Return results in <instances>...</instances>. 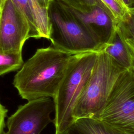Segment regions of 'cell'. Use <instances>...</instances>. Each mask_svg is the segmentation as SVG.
I'll return each instance as SVG.
<instances>
[{
  "instance_id": "6da1fadb",
  "label": "cell",
  "mask_w": 134,
  "mask_h": 134,
  "mask_svg": "<svg viewBox=\"0 0 134 134\" xmlns=\"http://www.w3.org/2000/svg\"><path fill=\"white\" fill-rule=\"evenodd\" d=\"M72 55L52 46L37 49L14 76L13 84L20 97L53 98Z\"/></svg>"
},
{
  "instance_id": "7a4b0ae2",
  "label": "cell",
  "mask_w": 134,
  "mask_h": 134,
  "mask_svg": "<svg viewBox=\"0 0 134 134\" xmlns=\"http://www.w3.org/2000/svg\"><path fill=\"white\" fill-rule=\"evenodd\" d=\"M97 52L73 54L53 98L55 132H61L73 124L72 113L95 63Z\"/></svg>"
},
{
  "instance_id": "3957f363",
  "label": "cell",
  "mask_w": 134,
  "mask_h": 134,
  "mask_svg": "<svg viewBox=\"0 0 134 134\" xmlns=\"http://www.w3.org/2000/svg\"><path fill=\"white\" fill-rule=\"evenodd\" d=\"M125 70L107 53H98L91 74L73 109V123L81 118L98 119L117 80Z\"/></svg>"
},
{
  "instance_id": "277c9868",
  "label": "cell",
  "mask_w": 134,
  "mask_h": 134,
  "mask_svg": "<svg viewBox=\"0 0 134 134\" xmlns=\"http://www.w3.org/2000/svg\"><path fill=\"white\" fill-rule=\"evenodd\" d=\"M48 14L51 25L49 40L52 46L72 54L102 50L103 47L60 2L53 0Z\"/></svg>"
},
{
  "instance_id": "5b68a950",
  "label": "cell",
  "mask_w": 134,
  "mask_h": 134,
  "mask_svg": "<svg viewBox=\"0 0 134 134\" xmlns=\"http://www.w3.org/2000/svg\"><path fill=\"white\" fill-rule=\"evenodd\" d=\"M98 119L125 134H134V69L118 77Z\"/></svg>"
},
{
  "instance_id": "8992f818",
  "label": "cell",
  "mask_w": 134,
  "mask_h": 134,
  "mask_svg": "<svg viewBox=\"0 0 134 134\" xmlns=\"http://www.w3.org/2000/svg\"><path fill=\"white\" fill-rule=\"evenodd\" d=\"M54 111L52 98L42 97L28 100L18 107L6 122L7 130L2 134H40L53 119Z\"/></svg>"
},
{
  "instance_id": "52a82bcc",
  "label": "cell",
  "mask_w": 134,
  "mask_h": 134,
  "mask_svg": "<svg viewBox=\"0 0 134 134\" xmlns=\"http://www.w3.org/2000/svg\"><path fill=\"white\" fill-rule=\"evenodd\" d=\"M31 38L29 24L12 0H6L0 19V52L22 53L26 41Z\"/></svg>"
},
{
  "instance_id": "ba28073f",
  "label": "cell",
  "mask_w": 134,
  "mask_h": 134,
  "mask_svg": "<svg viewBox=\"0 0 134 134\" xmlns=\"http://www.w3.org/2000/svg\"><path fill=\"white\" fill-rule=\"evenodd\" d=\"M63 5L104 48L116 27L107 12L99 5H95L86 11H79Z\"/></svg>"
},
{
  "instance_id": "9c48e42d",
  "label": "cell",
  "mask_w": 134,
  "mask_h": 134,
  "mask_svg": "<svg viewBox=\"0 0 134 134\" xmlns=\"http://www.w3.org/2000/svg\"><path fill=\"white\" fill-rule=\"evenodd\" d=\"M100 51L107 53L125 70L134 69V55L125 42L118 25L116 26L109 41Z\"/></svg>"
},
{
  "instance_id": "30bf717a",
  "label": "cell",
  "mask_w": 134,
  "mask_h": 134,
  "mask_svg": "<svg viewBox=\"0 0 134 134\" xmlns=\"http://www.w3.org/2000/svg\"><path fill=\"white\" fill-rule=\"evenodd\" d=\"M72 126L82 134H125L105 124L99 119H79Z\"/></svg>"
},
{
  "instance_id": "8fae6325",
  "label": "cell",
  "mask_w": 134,
  "mask_h": 134,
  "mask_svg": "<svg viewBox=\"0 0 134 134\" xmlns=\"http://www.w3.org/2000/svg\"><path fill=\"white\" fill-rule=\"evenodd\" d=\"M35 20L39 38L50 40L51 25L48 14V9L43 8L38 0H27Z\"/></svg>"
},
{
  "instance_id": "7c38bea8",
  "label": "cell",
  "mask_w": 134,
  "mask_h": 134,
  "mask_svg": "<svg viewBox=\"0 0 134 134\" xmlns=\"http://www.w3.org/2000/svg\"><path fill=\"white\" fill-rule=\"evenodd\" d=\"M117 26L131 16L130 9L122 0H98Z\"/></svg>"
},
{
  "instance_id": "4fadbf2b",
  "label": "cell",
  "mask_w": 134,
  "mask_h": 134,
  "mask_svg": "<svg viewBox=\"0 0 134 134\" xmlns=\"http://www.w3.org/2000/svg\"><path fill=\"white\" fill-rule=\"evenodd\" d=\"M24 63L22 53L0 52V76L7 73L19 70Z\"/></svg>"
},
{
  "instance_id": "5bb4252c",
  "label": "cell",
  "mask_w": 134,
  "mask_h": 134,
  "mask_svg": "<svg viewBox=\"0 0 134 134\" xmlns=\"http://www.w3.org/2000/svg\"><path fill=\"white\" fill-rule=\"evenodd\" d=\"M17 9L26 19L30 28L31 38L38 39L34 16L27 0H12Z\"/></svg>"
},
{
  "instance_id": "9a60e30c",
  "label": "cell",
  "mask_w": 134,
  "mask_h": 134,
  "mask_svg": "<svg viewBox=\"0 0 134 134\" xmlns=\"http://www.w3.org/2000/svg\"><path fill=\"white\" fill-rule=\"evenodd\" d=\"M125 42L134 55V16L118 24Z\"/></svg>"
},
{
  "instance_id": "2e32d148",
  "label": "cell",
  "mask_w": 134,
  "mask_h": 134,
  "mask_svg": "<svg viewBox=\"0 0 134 134\" xmlns=\"http://www.w3.org/2000/svg\"><path fill=\"white\" fill-rule=\"evenodd\" d=\"M74 9L86 11L95 5L102 6L98 0H57Z\"/></svg>"
},
{
  "instance_id": "e0dca14e",
  "label": "cell",
  "mask_w": 134,
  "mask_h": 134,
  "mask_svg": "<svg viewBox=\"0 0 134 134\" xmlns=\"http://www.w3.org/2000/svg\"><path fill=\"white\" fill-rule=\"evenodd\" d=\"M7 109L0 102V134H2L5 126V118L7 116Z\"/></svg>"
},
{
  "instance_id": "ac0fdd59",
  "label": "cell",
  "mask_w": 134,
  "mask_h": 134,
  "mask_svg": "<svg viewBox=\"0 0 134 134\" xmlns=\"http://www.w3.org/2000/svg\"><path fill=\"white\" fill-rule=\"evenodd\" d=\"M55 134H82L72 126L61 132H55Z\"/></svg>"
},
{
  "instance_id": "d6986e66",
  "label": "cell",
  "mask_w": 134,
  "mask_h": 134,
  "mask_svg": "<svg viewBox=\"0 0 134 134\" xmlns=\"http://www.w3.org/2000/svg\"><path fill=\"white\" fill-rule=\"evenodd\" d=\"M40 5L44 8L48 9L50 4L53 0H38Z\"/></svg>"
},
{
  "instance_id": "ffe728a7",
  "label": "cell",
  "mask_w": 134,
  "mask_h": 134,
  "mask_svg": "<svg viewBox=\"0 0 134 134\" xmlns=\"http://www.w3.org/2000/svg\"><path fill=\"white\" fill-rule=\"evenodd\" d=\"M126 5L129 8V9H131L134 7V0H122Z\"/></svg>"
},
{
  "instance_id": "44dd1931",
  "label": "cell",
  "mask_w": 134,
  "mask_h": 134,
  "mask_svg": "<svg viewBox=\"0 0 134 134\" xmlns=\"http://www.w3.org/2000/svg\"><path fill=\"white\" fill-rule=\"evenodd\" d=\"M6 1V0H0V9H1V13L2 12V10L3 9Z\"/></svg>"
},
{
  "instance_id": "7402d4cb",
  "label": "cell",
  "mask_w": 134,
  "mask_h": 134,
  "mask_svg": "<svg viewBox=\"0 0 134 134\" xmlns=\"http://www.w3.org/2000/svg\"><path fill=\"white\" fill-rule=\"evenodd\" d=\"M130 11L131 13V14L134 16V7L131 9H130Z\"/></svg>"
},
{
  "instance_id": "603a6c76",
  "label": "cell",
  "mask_w": 134,
  "mask_h": 134,
  "mask_svg": "<svg viewBox=\"0 0 134 134\" xmlns=\"http://www.w3.org/2000/svg\"><path fill=\"white\" fill-rule=\"evenodd\" d=\"M1 14H2V13H1V11L0 9V19H1Z\"/></svg>"
}]
</instances>
